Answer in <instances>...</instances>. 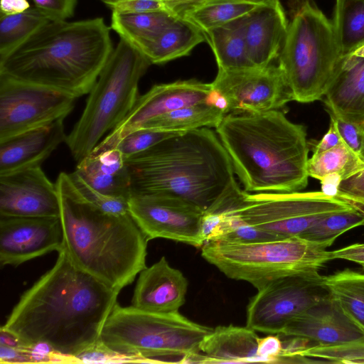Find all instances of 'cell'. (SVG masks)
I'll use <instances>...</instances> for the list:
<instances>
[{
    "instance_id": "1",
    "label": "cell",
    "mask_w": 364,
    "mask_h": 364,
    "mask_svg": "<svg viewBox=\"0 0 364 364\" xmlns=\"http://www.w3.org/2000/svg\"><path fill=\"white\" fill-rule=\"evenodd\" d=\"M51 269L20 297L1 328L74 362L95 347L120 291L78 268L62 247Z\"/></svg>"
},
{
    "instance_id": "2",
    "label": "cell",
    "mask_w": 364,
    "mask_h": 364,
    "mask_svg": "<svg viewBox=\"0 0 364 364\" xmlns=\"http://www.w3.org/2000/svg\"><path fill=\"white\" fill-rule=\"evenodd\" d=\"M126 162L131 197L177 199L203 212L235 181L229 156L209 128L178 133Z\"/></svg>"
},
{
    "instance_id": "3",
    "label": "cell",
    "mask_w": 364,
    "mask_h": 364,
    "mask_svg": "<svg viewBox=\"0 0 364 364\" xmlns=\"http://www.w3.org/2000/svg\"><path fill=\"white\" fill-rule=\"evenodd\" d=\"M113 49L102 18L51 21L0 57V75L77 98L90 93Z\"/></svg>"
},
{
    "instance_id": "4",
    "label": "cell",
    "mask_w": 364,
    "mask_h": 364,
    "mask_svg": "<svg viewBox=\"0 0 364 364\" xmlns=\"http://www.w3.org/2000/svg\"><path fill=\"white\" fill-rule=\"evenodd\" d=\"M215 129L245 191L291 193L307 186L306 128L280 110L230 112Z\"/></svg>"
},
{
    "instance_id": "5",
    "label": "cell",
    "mask_w": 364,
    "mask_h": 364,
    "mask_svg": "<svg viewBox=\"0 0 364 364\" xmlns=\"http://www.w3.org/2000/svg\"><path fill=\"white\" fill-rule=\"evenodd\" d=\"M55 185L63 247L78 268L120 291L146 267L148 239L130 213H107L80 197L67 173Z\"/></svg>"
},
{
    "instance_id": "6",
    "label": "cell",
    "mask_w": 364,
    "mask_h": 364,
    "mask_svg": "<svg viewBox=\"0 0 364 364\" xmlns=\"http://www.w3.org/2000/svg\"><path fill=\"white\" fill-rule=\"evenodd\" d=\"M213 328L179 312L155 313L118 303L108 316L100 343L142 363H193Z\"/></svg>"
},
{
    "instance_id": "7",
    "label": "cell",
    "mask_w": 364,
    "mask_h": 364,
    "mask_svg": "<svg viewBox=\"0 0 364 364\" xmlns=\"http://www.w3.org/2000/svg\"><path fill=\"white\" fill-rule=\"evenodd\" d=\"M290 21L277 60L293 101L322 100L341 58L333 21L314 0H290Z\"/></svg>"
},
{
    "instance_id": "8",
    "label": "cell",
    "mask_w": 364,
    "mask_h": 364,
    "mask_svg": "<svg viewBox=\"0 0 364 364\" xmlns=\"http://www.w3.org/2000/svg\"><path fill=\"white\" fill-rule=\"evenodd\" d=\"M151 65L136 48L119 40L89 93L85 107L65 143L78 162L129 113L139 83Z\"/></svg>"
},
{
    "instance_id": "9",
    "label": "cell",
    "mask_w": 364,
    "mask_h": 364,
    "mask_svg": "<svg viewBox=\"0 0 364 364\" xmlns=\"http://www.w3.org/2000/svg\"><path fill=\"white\" fill-rule=\"evenodd\" d=\"M328 247L301 237L240 243L211 241L202 257L228 277L249 282L257 290L269 282L311 269L331 259Z\"/></svg>"
},
{
    "instance_id": "10",
    "label": "cell",
    "mask_w": 364,
    "mask_h": 364,
    "mask_svg": "<svg viewBox=\"0 0 364 364\" xmlns=\"http://www.w3.org/2000/svg\"><path fill=\"white\" fill-rule=\"evenodd\" d=\"M352 208L321 191L256 193L242 191L232 210L247 224L281 239L301 237L321 218Z\"/></svg>"
},
{
    "instance_id": "11",
    "label": "cell",
    "mask_w": 364,
    "mask_h": 364,
    "mask_svg": "<svg viewBox=\"0 0 364 364\" xmlns=\"http://www.w3.org/2000/svg\"><path fill=\"white\" fill-rule=\"evenodd\" d=\"M319 269L274 279L252 296L246 326L255 331L279 335L294 317L330 299Z\"/></svg>"
},
{
    "instance_id": "12",
    "label": "cell",
    "mask_w": 364,
    "mask_h": 364,
    "mask_svg": "<svg viewBox=\"0 0 364 364\" xmlns=\"http://www.w3.org/2000/svg\"><path fill=\"white\" fill-rule=\"evenodd\" d=\"M76 97L0 75V142L65 119Z\"/></svg>"
},
{
    "instance_id": "13",
    "label": "cell",
    "mask_w": 364,
    "mask_h": 364,
    "mask_svg": "<svg viewBox=\"0 0 364 364\" xmlns=\"http://www.w3.org/2000/svg\"><path fill=\"white\" fill-rule=\"evenodd\" d=\"M230 112H264L280 110L293 101L277 62L264 68L240 70H218L210 83Z\"/></svg>"
},
{
    "instance_id": "14",
    "label": "cell",
    "mask_w": 364,
    "mask_h": 364,
    "mask_svg": "<svg viewBox=\"0 0 364 364\" xmlns=\"http://www.w3.org/2000/svg\"><path fill=\"white\" fill-rule=\"evenodd\" d=\"M129 211L148 240L164 238L196 247L204 245L200 233L204 212L169 198L132 196Z\"/></svg>"
},
{
    "instance_id": "15",
    "label": "cell",
    "mask_w": 364,
    "mask_h": 364,
    "mask_svg": "<svg viewBox=\"0 0 364 364\" xmlns=\"http://www.w3.org/2000/svg\"><path fill=\"white\" fill-rule=\"evenodd\" d=\"M211 92L210 83L196 80L155 85L139 97L127 117L92 151L113 148L122 138L151 118L189 105L208 102Z\"/></svg>"
},
{
    "instance_id": "16",
    "label": "cell",
    "mask_w": 364,
    "mask_h": 364,
    "mask_svg": "<svg viewBox=\"0 0 364 364\" xmlns=\"http://www.w3.org/2000/svg\"><path fill=\"white\" fill-rule=\"evenodd\" d=\"M63 244L60 217L0 215L1 266H18L49 252Z\"/></svg>"
},
{
    "instance_id": "17",
    "label": "cell",
    "mask_w": 364,
    "mask_h": 364,
    "mask_svg": "<svg viewBox=\"0 0 364 364\" xmlns=\"http://www.w3.org/2000/svg\"><path fill=\"white\" fill-rule=\"evenodd\" d=\"M55 183L41 166L0 176V215L60 217Z\"/></svg>"
},
{
    "instance_id": "18",
    "label": "cell",
    "mask_w": 364,
    "mask_h": 364,
    "mask_svg": "<svg viewBox=\"0 0 364 364\" xmlns=\"http://www.w3.org/2000/svg\"><path fill=\"white\" fill-rule=\"evenodd\" d=\"M249 58L255 68L277 62L289 21L279 0L257 5L242 18Z\"/></svg>"
},
{
    "instance_id": "19",
    "label": "cell",
    "mask_w": 364,
    "mask_h": 364,
    "mask_svg": "<svg viewBox=\"0 0 364 364\" xmlns=\"http://www.w3.org/2000/svg\"><path fill=\"white\" fill-rule=\"evenodd\" d=\"M132 306L155 313L178 312L186 302L188 280L165 257L139 274Z\"/></svg>"
},
{
    "instance_id": "20",
    "label": "cell",
    "mask_w": 364,
    "mask_h": 364,
    "mask_svg": "<svg viewBox=\"0 0 364 364\" xmlns=\"http://www.w3.org/2000/svg\"><path fill=\"white\" fill-rule=\"evenodd\" d=\"M279 335L304 338L323 346H338L364 336L331 299L294 317Z\"/></svg>"
},
{
    "instance_id": "21",
    "label": "cell",
    "mask_w": 364,
    "mask_h": 364,
    "mask_svg": "<svg viewBox=\"0 0 364 364\" xmlns=\"http://www.w3.org/2000/svg\"><path fill=\"white\" fill-rule=\"evenodd\" d=\"M64 119L0 142V176L40 167L65 142Z\"/></svg>"
},
{
    "instance_id": "22",
    "label": "cell",
    "mask_w": 364,
    "mask_h": 364,
    "mask_svg": "<svg viewBox=\"0 0 364 364\" xmlns=\"http://www.w3.org/2000/svg\"><path fill=\"white\" fill-rule=\"evenodd\" d=\"M323 99L327 112L364 124V44L340 58L334 82Z\"/></svg>"
},
{
    "instance_id": "23",
    "label": "cell",
    "mask_w": 364,
    "mask_h": 364,
    "mask_svg": "<svg viewBox=\"0 0 364 364\" xmlns=\"http://www.w3.org/2000/svg\"><path fill=\"white\" fill-rule=\"evenodd\" d=\"M259 337L247 327L219 326L213 329L200 344L195 363L262 362L257 354Z\"/></svg>"
},
{
    "instance_id": "24",
    "label": "cell",
    "mask_w": 364,
    "mask_h": 364,
    "mask_svg": "<svg viewBox=\"0 0 364 364\" xmlns=\"http://www.w3.org/2000/svg\"><path fill=\"white\" fill-rule=\"evenodd\" d=\"M97 191L129 200L131 183L126 159L116 148L92 151L77 162L75 170Z\"/></svg>"
},
{
    "instance_id": "25",
    "label": "cell",
    "mask_w": 364,
    "mask_h": 364,
    "mask_svg": "<svg viewBox=\"0 0 364 364\" xmlns=\"http://www.w3.org/2000/svg\"><path fill=\"white\" fill-rule=\"evenodd\" d=\"M205 41L203 32L181 16L140 51L151 64H163L190 54Z\"/></svg>"
},
{
    "instance_id": "26",
    "label": "cell",
    "mask_w": 364,
    "mask_h": 364,
    "mask_svg": "<svg viewBox=\"0 0 364 364\" xmlns=\"http://www.w3.org/2000/svg\"><path fill=\"white\" fill-rule=\"evenodd\" d=\"M242 17L203 31L205 41L215 55L218 70H240L255 68L248 55Z\"/></svg>"
},
{
    "instance_id": "27",
    "label": "cell",
    "mask_w": 364,
    "mask_h": 364,
    "mask_svg": "<svg viewBox=\"0 0 364 364\" xmlns=\"http://www.w3.org/2000/svg\"><path fill=\"white\" fill-rule=\"evenodd\" d=\"M323 277L332 302L364 333V273L345 269Z\"/></svg>"
},
{
    "instance_id": "28",
    "label": "cell",
    "mask_w": 364,
    "mask_h": 364,
    "mask_svg": "<svg viewBox=\"0 0 364 364\" xmlns=\"http://www.w3.org/2000/svg\"><path fill=\"white\" fill-rule=\"evenodd\" d=\"M177 17V14L168 11L143 13L112 11L111 28L121 39L141 50Z\"/></svg>"
},
{
    "instance_id": "29",
    "label": "cell",
    "mask_w": 364,
    "mask_h": 364,
    "mask_svg": "<svg viewBox=\"0 0 364 364\" xmlns=\"http://www.w3.org/2000/svg\"><path fill=\"white\" fill-rule=\"evenodd\" d=\"M226 114L222 108L206 102L155 117L143 123L136 129L188 132L201 128H216Z\"/></svg>"
},
{
    "instance_id": "30",
    "label": "cell",
    "mask_w": 364,
    "mask_h": 364,
    "mask_svg": "<svg viewBox=\"0 0 364 364\" xmlns=\"http://www.w3.org/2000/svg\"><path fill=\"white\" fill-rule=\"evenodd\" d=\"M257 5L245 0H204L187 7L178 16L205 31L245 16Z\"/></svg>"
},
{
    "instance_id": "31",
    "label": "cell",
    "mask_w": 364,
    "mask_h": 364,
    "mask_svg": "<svg viewBox=\"0 0 364 364\" xmlns=\"http://www.w3.org/2000/svg\"><path fill=\"white\" fill-rule=\"evenodd\" d=\"M364 170V157L353 151L343 140L324 151L313 154L307 162L309 176L321 181L336 174L346 180Z\"/></svg>"
},
{
    "instance_id": "32",
    "label": "cell",
    "mask_w": 364,
    "mask_h": 364,
    "mask_svg": "<svg viewBox=\"0 0 364 364\" xmlns=\"http://www.w3.org/2000/svg\"><path fill=\"white\" fill-rule=\"evenodd\" d=\"M333 24L340 55L364 44V0H336Z\"/></svg>"
},
{
    "instance_id": "33",
    "label": "cell",
    "mask_w": 364,
    "mask_h": 364,
    "mask_svg": "<svg viewBox=\"0 0 364 364\" xmlns=\"http://www.w3.org/2000/svg\"><path fill=\"white\" fill-rule=\"evenodd\" d=\"M51 21L35 6L14 15H0V57L26 40L46 23Z\"/></svg>"
},
{
    "instance_id": "34",
    "label": "cell",
    "mask_w": 364,
    "mask_h": 364,
    "mask_svg": "<svg viewBox=\"0 0 364 364\" xmlns=\"http://www.w3.org/2000/svg\"><path fill=\"white\" fill-rule=\"evenodd\" d=\"M364 225V215L355 208L330 214L313 225L302 236L307 240L330 247L346 231Z\"/></svg>"
},
{
    "instance_id": "35",
    "label": "cell",
    "mask_w": 364,
    "mask_h": 364,
    "mask_svg": "<svg viewBox=\"0 0 364 364\" xmlns=\"http://www.w3.org/2000/svg\"><path fill=\"white\" fill-rule=\"evenodd\" d=\"M297 355L309 360L310 363L364 364V336L338 346H306Z\"/></svg>"
},
{
    "instance_id": "36",
    "label": "cell",
    "mask_w": 364,
    "mask_h": 364,
    "mask_svg": "<svg viewBox=\"0 0 364 364\" xmlns=\"http://www.w3.org/2000/svg\"><path fill=\"white\" fill-rule=\"evenodd\" d=\"M70 183L78 195L101 210L114 215L129 213L127 199L104 194L90 186L75 171L68 173Z\"/></svg>"
},
{
    "instance_id": "37",
    "label": "cell",
    "mask_w": 364,
    "mask_h": 364,
    "mask_svg": "<svg viewBox=\"0 0 364 364\" xmlns=\"http://www.w3.org/2000/svg\"><path fill=\"white\" fill-rule=\"evenodd\" d=\"M183 132H162L139 129L122 138L113 148L129 159L153 146L161 141Z\"/></svg>"
},
{
    "instance_id": "38",
    "label": "cell",
    "mask_w": 364,
    "mask_h": 364,
    "mask_svg": "<svg viewBox=\"0 0 364 364\" xmlns=\"http://www.w3.org/2000/svg\"><path fill=\"white\" fill-rule=\"evenodd\" d=\"M341 139L356 154L364 157V124L328 112Z\"/></svg>"
},
{
    "instance_id": "39",
    "label": "cell",
    "mask_w": 364,
    "mask_h": 364,
    "mask_svg": "<svg viewBox=\"0 0 364 364\" xmlns=\"http://www.w3.org/2000/svg\"><path fill=\"white\" fill-rule=\"evenodd\" d=\"M112 11L143 13L171 11L166 0H101ZM172 12V11H171Z\"/></svg>"
},
{
    "instance_id": "40",
    "label": "cell",
    "mask_w": 364,
    "mask_h": 364,
    "mask_svg": "<svg viewBox=\"0 0 364 364\" xmlns=\"http://www.w3.org/2000/svg\"><path fill=\"white\" fill-rule=\"evenodd\" d=\"M34 6L50 21H65L75 12L77 0H33Z\"/></svg>"
},
{
    "instance_id": "41",
    "label": "cell",
    "mask_w": 364,
    "mask_h": 364,
    "mask_svg": "<svg viewBox=\"0 0 364 364\" xmlns=\"http://www.w3.org/2000/svg\"><path fill=\"white\" fill-rule=\"evenodd\" d=\"M267 336L259 338L257 354L263 363H284L282 358L283 343L279 336Z\"/></svg>"
},
{
    "instance_id": "42",
    "label": "cell",
    "mask_w": 364,
    "mask_h": 364,
    "mask_svg": "<svg viewBox=\"0 0 364 364\" xmlns=\"http://www.w3.org/2000/svg\"><path fill=\"white\" fill-rule=\"evenodd\" d=\"M336 197L351 199L364 204V170L343 181Z\"/></svg>"
},
{
    "instance_id": "43",
    "label": "cell",
    "mask_w": 364,
    "mask_h": 364,
    "mask_svg": "<svg viewBox=\"0 0 364 364\" xmlns=\"http://www.w3.org/2000/svg\"><path fill=\"white\" fill-rule=\"evenodd\" d=\"M331 259L353 262L364 268V242L355 243L331 252Z\"/></svg>"
},
{
    "instance_id": "44",
    "label": "cell",
    "mask_w": 364,
    "mask_h": 364,
    "mask_svg": "<svg viewBox=\"0 0 364 364\" xmlns=\"http://www.w3.org/2000/svg\"><path fill=\"white\" fill-rule=\"evenodd\" d=\"M341 140L342 139L334 122L332 120H330L329 127L327 132L316 144H313L314 154L328 150L336 146Z\"/></svg>"
},
{
    "instance_id": "45",
    "label": "cell",
    "mask_w": 364,
    "mask_h": 364,
    "mask_svg": "<svg viewBox=\"0 0 364 364\" xmlns=\"http://www.w3.org/2000/svg\"><path fill=\"white\" fill-rule=\"evenodd\" d=\"M31 8L28 0H1L0 15H14L26 11Z\"/></svg>"
},
{
    "instance_id": "46",
    "label": "cell",
    "mask_w": 364,
    "mask_h": 364,
    "mask_svg": "<svg viewBox=\"0 0 364 364\" xmlns=\"http://www.w3.org/2000/svg\"><path fill=\"white\" fill-rule=\"evenodd\" d=\"M320 181L321 183V191L327 195L336 197L338 187L343 180L340 176L333 174L326 176Z\"/></svg>"
},
{
    "instance_id": "47",
    "label": "cell",
    "mask_w": 364,
    "mask_h": 364,
    "mask_svg": "<svg viewBox=\"0 0 364 364\" xmlns=\"http://www.w3.org/2000/svg\"><path fill=\"white\" fill-rule=\"evenodd\" d=\"M204 0H174L171 5V11L178 15L183 10Z\"/></svg>"
},
{
    "instance_id": "48",
    "label": "cell",
    "mask_w": 364,
    "mask_h": 364,
    "mask_svg": "<svg viewBox=\"0 0 364 364\" xmlns=\"http://www.w3.org/2000/svg\"><path fill=\"white\" fill-rule=\"evenodd\" d=\"M348 203L355 210L364 215V204L353 200H348Z\"/></svg>"
},
{
    "instance_id": "49",
    "label": "cell",
    "mask_w": 364,
    "mask_h": 364,
    "mask_svg": "<svg viewBox=\"0 0 364 364\" xmlns=\"http://www.w3.org/2000/svg\"><path fill=\"white\" fill-rule=\"evenodd\" d=\"M255 4H262L268 2L270 0H245Z\"/></svg>"
},
{
    "instance_id": "50",
    "label": "cell",
    "mask_w": 364,
    "mask_h": 364,
    "mask_svg": "<svg viewBox=\"0 0 364 364\" xmlns=\"http://www.w3.org/2000/svg\"><path fill=\"white\" fill-rule=\"evenodd\" d=\"M166 2H167L168 6V8H169V9H170V11H171V5L172 2H173L174 0H166Z\"/></svg>"
}]
</instances>
